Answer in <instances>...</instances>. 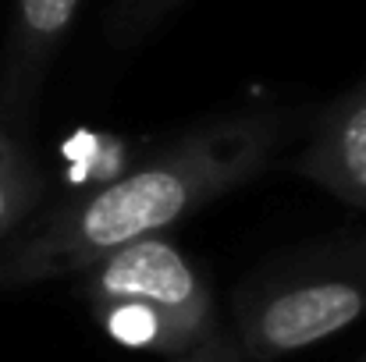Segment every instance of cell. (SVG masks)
<instances>
[{
	"mask_svg": "<svg viewBox=\"0 0 366 362\" xmlns=\"http://www.w3.org/2000/svg\"><path fill=\"white\" fill-rule=\"evenodd\" d=\"M299 174L366 210V79L320 114L299 156Z\"/></svg>",
	"mask_w": 366,
	"mask_h": 362,
	"instance_id": "obj_5",
	"label": "cell"
},
{
	"mask_svg": "<svg viewBox=\"0 0 366 362\" xmlns=\"http://www.w3.org/2000/svg\"><path fill=\"white\" fill-rule=\"evenodd\" d=\"M174 362H242V348L235 345V338H228L221 327L210 331L203 341H196L189 352L174 356Z\"/></svg>",
	"mask_w": 366,
	"mask_h": 362,
	"instance_id": "obj_8",
	"label": "cell"
},
{
	"mask_svg": "<svg viewBox=\"0 0 366 362\" xmlns=\"http://www.w3.org/2000/svg\"><path fill=\"white\" fill-rule=\"evenodd\" d=\"M46 178L14 131L0 124V241L14 235L21 221L43 203Z\"/></svg>",
	"mask_w": 366,
	"mask_h": 362,
	"instance_id": "obj_6",
	"label": "cell"
},
{
	"mask_svg": "<svg viewBox=\"0 0 366 362\" xmlns=\"http://www.w3.org/2000/svg\"><path fill=\"white\" fill-rule=\"evenodd\" d=\"M363 362H366V359H363Z\"/></svg>",
	"mask_w": 366,
	"mask_h": 362,
	"instance_id": "obj_9",
	"label": "cell"
},
{
	"mask_svg": "<svg viewBox=\"0 0 366 362\" xmlns=\"http://www.w3.org/2000/svg\"><path fill=\"white\" fill-rule=\"evenodd\" d=\"M182 0H114L111 7V21H107V36L114 46H135L139 39H146Z\"/></svg>",
	"mask_w": 366,
	"mask_h": 362,
	"instance_id": "obj_7",
	"label": "cell"
},
{
	"mask_svg": "<svg viewBox=\"0 0 366 362\" xmlns=\"http://www.w3.org/2000/svg\"><path fill=\"white\" fill-rule=\"evenodd\" d=\"M82 0H14L0 64V124L21 131L39 104L54 57L61 54Z\"/></svg>",
	"mask_w": 366,
	"mask_h": 362,
	"instance_id": "obj_4",
	"label": "cell"
},
{
	"mask_svg": "<svg viewBox=\"0 0 366 362\" xmlns=\"http://www.w3.org/2000/svg\"><path fill=\"white\" fill-rule=\"evenodd\" d=\"M366 316V238L270 266L235 295V345L259 362L313 348Z\"/></svg>",
	"mask_w": 366,
	"mask_h": 362,
	"instance_id": "obj_3",
	"label": "cell"
},
{
	"mask_svg": "<svg viewBox=\"0 0 366 362\" xmlns=\"http://www.w3.org/2000/svg\"><path fill=\"white\" fill-rule=\"evenodd\" d=\"M292 135V114L249 107L178 135L122 178L50 206L0 252V288L75 277L135 238L164 235L210 199L252 181Z\"/></svg>",
	"mask_w": 366,
	"mask_h": 362,
	"instance_id": "obj_1",
	"label": "cell"
},
{
	"mask_svg": "<svg viewBox=\"0 0 366 362\" xmlns=\"http://www.w3.org/2000/svg\"><path fill=\"white\" fill-rule=\"evenodd\" d=\"M75 277L104 334L124 348L174 359L217 331L210 284L164 235L128 241Z\"/></svg>",
	"mask_w": 366,
	"mask_h": 362,
	"instance_id": "obj_2",
	"label": "cell"
}]
</instances>
